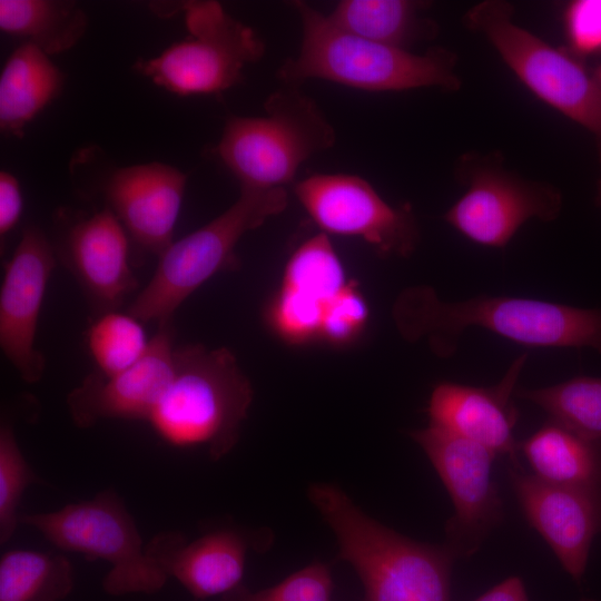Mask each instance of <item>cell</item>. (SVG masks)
Instances as JSON below:
<instances>
[{
  "mask_svg": "<svg viewBox=\"0 0 601 601\" xmlns=\"http://www.w3.org/2000/svg\"><path fill=\"white\" fill-rule=\"evenodd\" d=\"M393 316L404 338H426L442 358L455 354L469 327L487 329L524 346L589 347L601 353V307L491 295L445 302L431 287L417 286L401 293Z\"/></svg>",
  "mask_w": 601,
  "mask_h": 601,
  "instance_id": "obj_1",
  "label": "cell"
},
{
  "mask_svg": "<svg viewBox=\"0 0 601 601\" xmlns=\"http://www.w3.org/2000/svg\"><path fill=\"white\" fill-rule=\"evenodd\" d=\"M302 38L297 53L278 68L283 85L322 79L366 91L439 88L457 91V56L433 47L424 53L366 40L335 27L326 14L304 1H292Z\"/></svg>",
  "mask_w": 601,
  "mask_h": 601,
  "instance_id": "obj_2",
  "label": "cell"
},
{
  "mask_svg": "<svg viewBox=\"0 0 601 601\" xmlns=\"http://www.w3.org/2000/svg\"><path fill=\"white\" fill-rule=\"evenodd\" d=\"M308 496L333 530L338 556L364 585V601H451L456 560L443 544L414 541L365 514L338 486L315 483Z\"/></svg>",
  "mask_w": 601,
  "mask_h": 601,
  "instance_id": "obj_3",
  "label": "cell"
},
{
  "mask_svg": "<svg viewBox=\"0 0 601 601\" xmlns=\"http://www.w3.org/2000/svg\"><path fill=\"white\" fill-rule=\"evenodd\" d=\"M173 378L148 423L167 444L204 447L216 461L237 444L253 387L227 347L176 346Z\"/></svg>",
  "mask_w": 601,
  "mask_h": 601,
  "instance_id": "obj_4",
  "label": "cell"
},
{
  "mask_svg": "<svg viewBox=\"0 0 601 601\" xmlns=\"http://www.w3.org/2000/svg\"><path fill=\"white\" fill-rule=\"evenodd\" d=\"M264 110L263 116L229 117L216 146L240 188H285L306 160L336 141L334 127L299 86L283 85L267 97Z\"/></svg>",
  "mask_w": 601,
  "mask_h": 601,
  "instance_id": "obj_5",
  "label": "cell"
},
{
  "mask_svg": "<svg viewBox=\"0 0 601 601\" xmlns=\"http://www.w3.org/2000/svg\"><path fill=\"white\" fill-rule=\"evenodd\" d=\"M285 188H240L239 197L208 224L174 240L159 256L152 277L127 313L141 323L174 318L178 307L217 273L239 266L236 246L242 237L284 211Z\"/></svg>",
  "mask_w": 601,
  "mask_h": 601,
  "instance_id": "obj_6",
  "label": "cell"
},
{
  "mask_svg": "<svg viewBox=\"0 0 601 601\" xmlns=\"http://www.w3.org/2000/svg\"><path fill=\"white\" fill-rule=\"evenodd\" d=\"M513 12L508 1L485 0L465 13L464 22L536 98L591 132L600 156L601 85L581 59L516 24Z\"/></svg>",
  "mask_w": 601,
  "mask_h": 601,
  "instance_id": "obj_7",
  "label": "cell"
},
{
  "mask_svg": "<svg viewBox=\"0 0 601 601\" xmlns=\"http://www.w3.org/2000/svg\"><path fill=\"white\" fill-rule=\"evenodd\" d=\"M19 523L33 528L60 550L109 563L101 583L109 595L154 594L168 580L147 554L134 518L112 490L57 511L22 514Z\"/></svg>",
  "mask_w": 601,
  "mask_h": 601,
  "instance_id": "obj_8",
  "label": "cell"
},
{
  "mask_svg": "<svg viewBox=\"0 0 601 601\" xmlns=\"http://www.w3.org/2000/svg\"><path fill=\"white\" fill-rule=\"evenodd\" d=\"M189 36L134 68L178 96L220 93L243 80L247 65L265 53L264 40L216 1L184 2Z\"/></svg>",
  "mask_w": 601,
  "mask_h": 601,
  "instance_id": "obj_9",
  "label": "cell"
},
{
  "mask_svg": "<svg viewBox=\"0 0 601 601\" xmlns=\"http://www.w3.org/2000/svg\"><path fill=\"white\" fill-rule=\"evenodd\" d=\"M455 178L465 191L443 219L484 247L503 248L526 221H553L562 210L563 197L556 187L509 169L500 151L461 155Z\"/></svg>",
  "mask_w": 601,
  "mask_h": 601,
  "instance_id": "obj_10",
  "label": "cell"
},
{
  "mask_svg": "<svg viewBox=\"0 0 601 601\" xmlns=\"http://www.w3.org/2000/svg\"><path fill=\"white\" fill-rule=\"evenodd\" d=\"M294 194L324 234L363 239L381 256L408 257L417 247L411 205H390L357 175L314 174L296 183Z\"/></svg>",
  "mask_w": 601,
  "mask_h": 601,
  "instance_id": "obj_11",
  "label": "cell"
},
{
  "mask_svg": "<svg viewBox=\"0 0 601 601\" xmlns=\"http://www.w3.org/2000/svg\"><path fill=\"white\" fill-rule=\"evenodd\" d=\"M425 452L454 506L445 525V542L455 559L476 553L504 516L503 501L492 479L496 455L490 450L427 426L410 432Z\"/></svg>",
  "mask_w": 601,
  "mask_h": 601,
  "instance_id": "obj_12",
  "label": "cell"
},
{
  "mask_svg": "<svg viewBox=\"0 0 601 601\" xmlns=\"http://www.w3.org/2000/svg\"><path fill=\"white\" fill-rule=\"evenodd\" d=\"M57 262L46 234L30 225L9 260L0 288V347L23 382L42 378L46 361L36 344L43 297Z\"/></svg>",
  "mask_w": 601,
  "mask_h": 601,
  "instance_id": "obj_13",
  "label": "cell"
},
{
  "mask_svg": "<svg viewBox=\"0 0 601 601\" xmlns=\"http://www.w3.org/2000/svg\"><path fill=\"white\" fill-rule=\"evenodd\" d=\"M509 479L526 522L580 583L592 542L601 535V486L550 484L513 466Z\"/></svg>",
  "mask_w": 601,
  "mask_h": 601,
  "instance_id": "obj_14",
  "label": "cell"
},
{
  "mask_svg": "<svg viewBox=\"0 0 601 601\" xmlns=\"http://www.w3.org/2000/svg\"><path fill=\"white\" fill-rule=\"evenodd\" d=\"M175 348L171 318L158 323L146 353L130 367L111 376L88 374L67 395L75 425L86 428L110 418L147 422L173 378Z\"/></svg>",
  "mask_w": 601,
  "mask_h": 601,
  "instance_id": "obj_15",
  "label": "cell"
},
{
  "mask_svg": "<svg viewBox=\"0 0 601 601\" xmlns=\"http://www.w3.org/2000/svg\"><path fill=\"white\" fill-rule=\"evenodd\" d=\"M526 358V354L518 356L493 386L437 383L428 400V425L508 456L513 467H521L513 434L519 420L513 396Z\"/></svg>",
  "mask_w": 601,
  "mask_h": 601,
  "instance_id": "obj_16",
  "label": "cell"
},
{
  "mask_svg": "<svg viewBox=\"0 0 601 601\" xmlns=\"http://www.w3.org/2000/svg\"><path fill=\"white\" fill-rule=\"evenodd\" d=\"M186 181L176 167L154 161L112 168L101 193L131 239L159 256L174 242Z\"/></svg>",
  "mask_w": 601,
  "mask_h": 601,
  "instance_id": "obj_17",
  "label": "cell"
},
{
  "mask_svg": "<svg viewBox=\"0 0 601 601\" xmlns=\"http://www.w3.org/2000/svg\"><path fill=\"white\" fill-rule=\"evenodd\" d=\"M55 249L100 313L117 311L137 288L128 234L106 206L71 221Z\"/></svg>",
  "mask_w": 601,
  "mask_h": 601,
  "instance_id": "obj_18",
  "label": "cell"
},
{
  "mask_svg": "<svg viewBox=\"0 0 601 601\" xmlns=\"http://www.w3.org/2000/svg\"><path fill=\"white\" fill-rule=\"evenodd\" d=\"M249 548L247 538L221 529L187 541L181 533L162 532L147 544V554L194 598L225 595L240 585Z\"/></svg>",
  "mask_w": 601,
  "mask_h": 601,
  "instance_id": "obj_19",
  "label": "cell"
},
{
  "mask_svg": "<svg viewBox=\"0 0 601 601\" xmlns=\"http://www.w3.org/2000/svg\"><path fill=\"white\" fill-rule=\"evenodd\" d=\"M346 286L343 264L322 233L292 254L273 305L290 325L321 332L326 307Z\"/></svg>",
  "mask_w": 601,
  "mask_h": 601,
  "instance_id": "obj_20",
  "label": "cell"
},
{
  "mask_svg": "<svg viewBox=\"0 0 601 601\" xmlns=\"http://www.w3.org/2000/svg\"><path fill=\"white\" fill-rule=\"evenodd\" d=\"M63 83V73L50 56L31 43H21L0 75L1 131L21 138L26 126L61 93Z\"/></svg>",
  "mask_w": 601,
  "mask_h": 601,
  "instance_id": "obj_21",
  "label": "cell"
},
{
  "mask_svg": "<svg viewBox=\"0 0 601 601\" xmlns=\"http://www.w3.org/2000/svg\"><path fill=\"white\" fill-rule=\"evenodd\" d=\"M427 7L414 0H342L326 17L348 33L410 50L439 33L437 23L422 13Z\"/></svg>",
  "mask_w": 601,
  "mask_h": 601,
  "instance_id": "obj_22",
  "label": "cell"
},
{
  "mask_svg": "<svg viewBox=\"0 0 601 601\" xmlns=\"http://www.w3.org/2000/svg\"><path fill=\"white\" fill-rule=\"evenodd\" d=\"M519 452L541 481L564 486H601V442L585 439L552 420L519 442Z\"/></svg>",
  "mask_w": 601,
  "mask_h": 601,
  "instance_id": "obj_23",
  "label": "cell"
},
{
  "mask_svg": "<svg viewBox=\"0 0 601 601\" xmlns=\"http://www.w3.org/2000/svg\"><path fill=\"white\" fill-rule=\"evenodd\" d=\"M87 27V13L75 1H0L1 31L38 47L48 56L71 49Z\"/></svg>",
  "mask_w": 601,
  "mask_h": 601,
  "instance_id": "obj_24",
  "label": "cell"
},
{
  "mask_svg": "<svg viewBox=\"0 0 601 601\" xmlns=\"http://www.w3.org/2000/svg\"><path fill=\"white\" fill-rule=\"evenodd\" d=\"M75 585L61 553L11 550L0 558V601H62Z\"/></svg>",
  "mask_w": 601,
  "mask_h": 601,
  "instance_id": "obj_25",
  "label": "cell"
},
{
  "mask_svg": "<svg viewBox=\"0 0 601 601\" xmlns=\"http://www.w3.org/2000/svg\"><path fill=\"white\" fill-rule=\"evenodd\" d=\"M515 396L542 408L549 420L601 442V377L575 376L545 387H516Z\"/></svg>",
  "mask_w": 601,
  "mask_h": 601,
  "instance_id": "obj_26",
  "label": "cell"
},
{
  "mask_svg": "<svg viewBox=\"0 0 601 601\" xmlns=\"http://www.w3.org/2000/svg\"><path fill=\"white\" fill-rule=\"evenodd\" d=\"M150 338L142 324L129 313H101L87 332V346L98 372L105 376L120 373L146 353Z\"/></svg>",
  "mask_w": 601,
  "mask_h": 601,
  "instance_id": "obj_27",
  "label": "cell"
},
{
  "mask_svg": "<svg viewBox=\"0 0 601 601\" xmlns=\"http://www.w3.org/2000/svg\"><path fill=\"white\" fill-rule=\"evenodd\" d=\"M37 477L24 459L12 427H0V543L6 544L19 523L18 506Z\"/></svg>",
  "mask_w": 601,
  "mask_h": 601,
  "instance_id": "obj_28",
  "label": "cell"
},
{
  "mask_svg": "<svg viewBox=\"0 0 601 601\" xmlns=\"http://www.w3.org/2000/svg\"><path fill=\"white\" fill-rule=\"evenodd\" d=\"M333 579L328 565L314 562L296 571L278 584L249 591L239 585L221 597V601H332Z\"/></svg>",
  "mask_w": 601,
  "mask_h": 601,
  "instance_id": "obj_29",
  "label": "cell"
},
{
  "mask_svg": "<svg viewBox=\"0 0 601 601\" xmlns=\"http://www.w3.org/2000/svg\"><path fill=\"white\" fill-rule=\"evenodd\" d=\"M566 50L579 59L601 55V0H573L563 10Z\"/></svg>",
  "mask_w": 601,
  "mask_h": 601,
  "instance_id": "obj_30",
  "label": "cell"
},
{
  "mask_svg": "<svg viewBox=\"0 0 601 601\" xmlns=\"http://www.w3.org/2000/svg\"><path fill=\"white\" fill-rule=\"evenodd\" d=\"M367 316L362 295L347 284L326 307L319 336L332 343H345L361 332Z\"/></svg>",
  "mask_w": 601,
  "mask_h": 601,
  "instance_id": "obj_31",
  "label": "cell"
},
{
  "mask_svg": "<svg viewBox=\"0 0 601 601\" xmlns=\"http://www.w3.org/2000/svg\"><path fill=\"white\" fill-rule=\"evenodd\" d=\"M23 199L19 180L8 171L0 173V236L11 231L20 220Z\"/></svg>",
  "mask_w": 601,
  "mask_h": 601,
  "instance_id": "obj_32",
  "label": "cell"
},
{
  "mask_svg": "<svg viewBox=\"0 0 601 601\" xmlns=\"http://www.w3.org/2000/svg\"><path fill=\"white\" fill-rule=\"evenodd\" d=\"M474 601H529V598L522 579L509 577Z\"/></svg>",
  "mask_w": 601,
  "mask_h": 601,
  "instance_id": "obj_33",
  "label": "cell"
},
{
  "mask_svg": "<svg viewBox=\"0 0 601 601\" xmlns=\"http://www.w3.org/2000/svg\"><path fill=\"white\" fill-rule=\"evenodd\" d=\"M599 159L601 162V155L599 156ZM595 204L598 206H601V177L599 178L598 184H597Z\"/></svg>",
  "mask_w": 601,
  "mask_h": 601,
  "instance_id": "obj_34",
  "label": "cell"
},
{
  "mask_svg": "<svg viewBox=\"0 0 601 601\" xmlns=\"http://www.w3.org/2000/svg\"><path fill=\"white\" fill-rule=\"evenodd\" d=\"M592 73L597 81L601 85V63L594 70H592Z\"/></svg>",
  "mask_w": 601,
  "mask_h": 601,
  "instance_id": "obj_35",
  "label": "cell"
},
{
  "mask_svg": "<svg viewBox=\"0 0 601 601\" xmlns=\"http://www.w3.org/2000/svg\"><path fill=\"white\" fill-rule=\"evenodd\" d=\"M580 601H599V600H594V599H581Z\"/></svg>",
  "mask_w": 601,
  "mask_h": 601,
  "instance_id": "obj_36",
  "label": "cell"
}]
</instances>
